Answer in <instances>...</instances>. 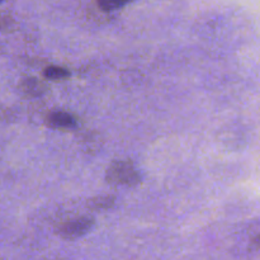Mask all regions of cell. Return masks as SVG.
Here are the masks:
<instances>
[{"label":"cell","instance_id":"6da1fadb","mask_svg":"<svg viewBox=\"0 0 260 260\" xmlns=\"http://www.w3.org/2000/svg\"><path fill=\"white\" fill-rule=\"evenodd\" d=\"M106 179L111 184L135 187L141 182V175L129 160H118L109 165L106 173Z\"/></svg>","mask_w":260,"mask_h":260},{"label":"cell","instance_id":"7a4b0ae2","mask_svg":"<svg viewBox=\"0 0 260 260\" xmlns=\"http://www.w3.org/2000/svg\"><path fill=\"white\" fill-rule=\"evenodd\" d=\"M93 226V217L83 216V217L74 218V220H70L68 222L60 225L57 228V230H56V233H57V235L60 238L65 239V240H75V239L81 238L86 233H89Z\"/></svg>","mask_w":260,"mask_h":260},{"label":"cell","instance_id":"3957f363","mask_svg":"<svg viewBox=\"0 0 260 260\" xmlns=\"http://www.w3.org/2000/svg\"><path fill=\"white\" fill-rule=\"evenodd\" d=\"M47 123L53 128H74L76 127V119L75 117L66 112H53L48 114Z\"/></svg>","mask_w":260,"mask_h":260},{"label":"cell","instance_id":"277c9868","mask_svg":"<svg viewBox=\"0 0 260 260\" xmlns=\"http://www.w3.org/2000/svg\"><path fill=\"white\" fill-rule=\"evenodd\" d=\"M114 206V197L113 196H102V197L91 198L88 202V207L94 211L99 210H108Z\"/></svg>","mask_w":260,"mask_h":260},{"label":"cell","instance_id":"5b68a950","mask_svg":"<svg viewBox=\"0 0 260 260\" xmlns=\"http://www.w3.org/2000/svg\"><path fill=\"white\" fill-rule=\"evenodd\" d=\"M43 75L50 80H65L70 76V71L65 68H60V66H48L43 71Z\"/></svg>","mask_w":260,"mask_h":260},{"label":"cell","instance_id":"8992f818","mask_svg":"<svg viewBox=\"0 0 260 260\" xmlns=\"http://www.w3.org/2000/svg\"><path fill=\"white\" fill-rule=\"evenodd\" d=\"M42 83L36 79H25L22 83V90L28 95H38L42 93Z\"/></svg>","mask_w":260,"mask_h":260},{"label":"cell","instance_id":"52a82bcc","mask_svg":"<svg viewBox=\"0 0 260 260\" xmlns=\"http://www.w3.org/2000/svg\"><path fill=\"white\" fill-rule=\"evenodd\" d=\"M134 0H98V5L104 12H113V10L123 8Z\"/></svg>","mask_w":260,"mask_h":260},{"label":"cell","instance_id":"ba28073f","mask_svg":"<svg viewBox=\"0 0 260 260\" xmlns=\"http://www.w3.org/2000/svg\"><path fill=\"white\" fill-rule=\"evenodd\" d=\"M249 250H260V234L251 240L250 245H249Z\"/></svg>","mask_w":260,"mask_h":260}]
</instances>
